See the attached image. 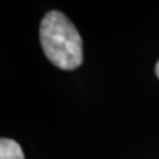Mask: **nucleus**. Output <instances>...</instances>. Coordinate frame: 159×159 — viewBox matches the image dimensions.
Here are the masks:
<instances>
[{"instance_id":"obj_1","label":"nucleus","mask_w":159,"mask_h":159,"mask_svg":"<svg viewBox=\"0 0 159 159\" xmlns=\"http://www.w3.org/2000/svg\"><path fill=\"white\" fill-rule=\"evenodd\" d=\"M40 43L45 56L62 70H74L82 64V40L62 12H48L40 24Z\"/></svg>"},{"instance_id":"obj_2","label":"nucleus","mask_w":159,"mask_h":159,"mask_svg":"<svg viewBox=\"0 0 159 159\" xmlns=\"http://www.w3.org/2000/svg\"><path fill=\"white\" fill-rule=\"evenodd\" d=\"M0 159H24V154L17 142L8 138L0 141Z\"/></svg>"},{"instance_id":"obj_3","label":"nucleus","mask_w":159,"mask_h":159,"mask_svg":"<svg viewBox=\"0 0 159 159\" xmlns=\"http://www.w3.org/2000/svg\"><path fill=\"white\" fill-rule=\"evenodd\" d=\"M155 74H157L158 78H159V61L157 62V65H155Z\"/></svg>"}]
</instances>
